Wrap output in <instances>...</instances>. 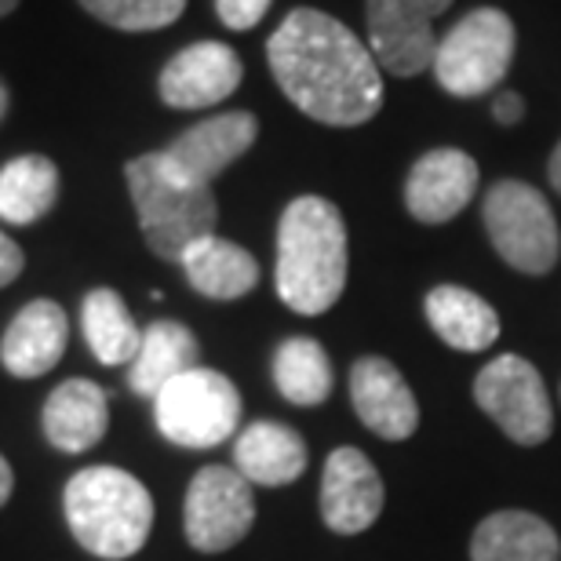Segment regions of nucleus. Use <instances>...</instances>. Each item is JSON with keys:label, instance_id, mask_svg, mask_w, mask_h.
I'll return each instance as SVG.
<instances>
[{"label": "nucleus", "instance_id": "obj_20", "mask_svg": "<svg viewBox=\"0 0 561 561\" xmlns=\"http://www.w3.org/2000/svg\"><path fill=\"white\" fill-rule=\"evenodd\" d=\"M426 321L437 332V340L453 351H489L500 340V313L489 307L478 291L459 285H437L426 296Z\"/></svg>", "mask_w": 561, "mask_h": 561}, {"label": "nucleus", "instance_id": "obj_26", "mask_svg": "<svg viewBox=\"0 0 561 561\" xmlns=\"http://www.w3.org/2000/svg\"><path fill=\"white\" fill-rule=\"evenodd\" d=\"M88 15L121 33H153L183 19L186 0H77Z\"/></svg>", "mask_w": 561, "mask_h": 561}, {"label": "nucleus", "instance_id": "obj_24", "mask_svg": "<svg viewBox=\"0 0 561 561\" xmlns=\"http://www.w3.org/2000/svg\"><path fill=\"white\" fill-rule=\"evenodd\" d=\"M84 340L92 346L99 365H131L139 354L142 329L128 313L125 299L114 288H92L81 302Z\"/></svg>", "mask_w": 561, "mask_h": 561}, {"label": "nucleus", "instance_id": "obj_5", "mask_svg": "<svg viewBox=\"0 0 561 561\" xmlns=\"http://www.w3.org/2000/svg\"><path fill=\"white\" fill-rule=\"evenodd\" d=\"M514 22L500 8H478L437 41L431 70L448 95L470 99L503 84L514 59Z\"/></svg>", "mask_w": 561, "mask_h": 561}, {"label": "nucleus", "instance_id": "obj_4", "mask_svg": "<svg viewBox=\"0 0 561 561\" xmlns=\"http://www.w3.org/2000/svg\"><path fill=\"white\" fill-rule=\"evenodd\" d=\"M128 194L136 205L139 230L153 255L179 263L194 241L216 233L219 205L211 186L190 183L164 161V153H142L125 164Z\"/></svg>", "mask_w": 561, "mask_h": 561}, {"label": "nucleus", "instance_id": "obj_14", "mask_svg": "<svg viewBox=\"0 0 561 561\" xmlns=\"http://www.w3.org/2000/svg\"><path fill=\"white\" fill-rule=\"evenodd\" d=\"M351 401L357 420L383 442H405L420 431V401L387 357H362L351 368Z\"/></svg>", "mask_w": 561, "mask_h": 561}, {"label": "nucleus", "instance_id": "obj_7", "mask_svg": "<svg viewBox=\"0 0 561 561\" xmlns=\"http://www.w3.org/2000/svg\"><path fill=\"white\" fill-rule=\"evenodd\" d=\"M485 230L492 249L503 263H511L522 274L554 271L561 255V238L554 211L547 197L518 179H500L485 194Z\"/></svg>", "mask_w": 561, "mask_h": 561}, {"label": "nucleus", "instance_id": "obj_9", "mask_svg": "<svg viewBox=\"0 0 561 561\" xmlns=\"http://www.w3.org/2000/svg\"><path fill=\"white\" fill-rule=\"evenodd\" d=\"M255 522L252 485L233 467L197 470L186 489L183 529L194 551L219 554L238 547Z\"/></svg>", "mask_w": 561, "mask_h": 561}, {"label": "nucleus", "instance_id": "obj_22", "mask_svg": "<svg viewBox=\"0 0 561 561\" xmlns=\"http://www.w3.org/2000/svg\"><path fill=\"white\" fill-rule=\"evenodd\" d=\"M201 346L194 332L179 321H153L146 324L136 362L128 368V383L139 398H157L161 390L201 362Z\"/></svg>", "mask_w": 561, "mask_h": 561}, {"label": "nucleus", "instance_id": "obj_13", "mask_svg": "<svg viewBox=\"0 0 561 561\" xmlns=\"http://www.w3.org/2000/svg\"><path fill=\"white\" fill-rule=\"evenodd\" d=\"M260 139V121L249 110L205 117L201 125L186 128L172 146H164V161L190 183L211 186V179L222 175L233 161H241Z\"/></svg>", "mask_w": 561, "mask_h": 561}, {"label": "nucleus", "instance_id": "obj_12", "mask_svg": "<svg viewBox=\"0 0 561 561\" xmlns=\"http://www.w3.org/2000/svg\"><path fill=\"white\" fill-rule=\"evenodd\" d=\"M383 478L362 448H335L321 474V518L332 533L357 536L383 514Z\"/></svg>", "mask_w": 561, "mask_h": 561}, {"label": "nucleus", "instance_id": "obj_11", "mask_svg": "<svg viewBox=\"0 0 561 561\" xmlns=\"http://www.w3.org/2000/svg\"><path fill=\"white\" fill-rule=\"evenodd\" d=\"M244 62L230 44L197 41L164 62L157 77V95L172 110H208L238 92Z\"/></svg>", "mask_w": 561, "mask_h": 561}, {"label": "nucleus", "instance_id": "obj_32", "mask_svg": "<svg viewBox=\"0 0 561 561\" xmlns=\"http://www.w3.org/2000/svg\"><path fill=\"white\" fill-rule=\"evenodd\" d=\"M4 114H8V84L0 81V121H4Z\"/></svg>", "mask_w": 561, "mask_h": 561}, {"label": "nucleus", "instance_id": "obj_19", "mask_svg": "<svg viewBox=\"0 0 561 561\" xmlns=\"http://www.w3.org/2000/svg\"><path fill=\"white\" fill-rule=\"evenodd\" d=\"M179 266H183L190 288L201 291L205 299H219V302L249 296L260 285V263H255V255L227 238H216V233L190 244Z\"/></svg>", "mask_w": 561, "mask_h": 561}, {"label": "nucleus", "instance_id": "obj_16", "mask_svg": "<svg viewBox=\"0 0 561 561\" xmlns=\"http://www.w3.org/2000/svg\"><path fill=\"white\" fill-rule=\"evenodd\" d=\"M70 343V321L55 299H33L11 318L0 340V362L11 376L37 379L62 362Z\"/></svg>", "mask_w": 561, "mask_h": 561}, {"label": "nucleus", "instance_id": "obj_30", "mask_svg": "<svg viewBox=\"0 0 561 561\" xmlns=\"http://www.w3.org/2000/svg\"><path fill=\"white\" fill-rule=\"evenodd\" d=\"M11 489H15V474H11V463L0 456V507L11 500Z\"/></svg>", "mask_w": 561, "mask_h": 561}, {"label": "nucleus", "instance_id": "obj_29", "mask_svg": "<svg viewBox=\"0 0 561 561\" xmlns=\"http://www.w3.org/2000/svg\"><path fill=\"white\" fill-rule=\"evenodd\" d=\"M525 114V103L518 92H500L496 103H492V117L500 121V125H518Z\"/></svg>", "mask_w": 561, "mask_h": 561}, {"label": "nucleus", "instance_id": "obj_31", "mask_svg": "<svg viewBox=\"0 0 561 561\" xmlns=\"http://www.w3.org/2000/svg\"><path fill=\"white\" fill-rule=\"evenodd\" d=\"M547 172H551V183H554V190L561 194V142L554 146V153H551V168H547Z\"/></svg>", "mask_w": 561, "mask_h": 561}, {"label": "nucleus", "instance_id": "obj_23", "mask_svg": "<svg viewBox=\"0 0 561 561\" xmlns=\"http://www.w3.org/2000/svg\"><path fill=\"white\" fill-rule=\"evenodd\" d=\"M59 168L44 153H22L0 168V219L11 227H30L44 219L59 201Z\"/></svg>", "mask_w": 561, "mask_h": 561}, {"label": "nucleus", "instance_id": "obj_8", "mask_svg": "<svg viewBox=\"0 0 561 561\" xmlns=\"http://www.w3.org/2000/svg\"><path fill=\"white\" fill-rule=\"evenodd\" d=\"M474 401L514 445L533 448L551 437V398L540 373L522 354H500L481 368L474 379Z\"/></svg>", "mask_w": 561, "mask_h": 561}, {"label": "nucleus", "instance_id": "obj_17", "mask_svg": "<svg viewBox=\"0 0 561 561\" xmlns=\"http://www.w3.org/2000/svg\"><path fill=\"white\" fill-rule=\"evenodd\" d=\"M44 437L59 453H88L110 426V398L92 379H66L44 401Z\"/></svg>", "mask_w": 561, "mask_h": 561}, {"label": "nucleus", "instance_id": "obj_25", "mask_svg": "<svg viewBox=\"0 0 561 561\" xmlns=\"http://www.w3.org/2000/svg\"><path fill=\"white\" fill-rule=\"evenodd\" d=\"M274 383L280 398L291 405L313 409L332 394V362L324 354V346L310 335H291L274 351Z\"/></svg>", "mask_w": 561, "mask_h": 561}, {"label": "nucleus", "instance_id": "obj_33", "mask_svg": "<svg viewBox=\"0 0 561 561\" xmlns=\"http://www.w3.org/2000/svg\"><path fill=\"white\" fill-rule=\"evenodd\" d=\"M19 4H22V0H0V19L11 15V11H15Z\"/></svg>", "mask_w": 561, "mask_h": 561}, {"label": "nucleus", "instance_id": "obj_28", "mask_svg": "<svg viewBox=\"0 0 561 561\" xmlns=\"http://www.w3.org/2000/svg\"><path fill=\"white\" fill-rule=\"evenodd\" d=\"M22 266H26V255L8 233H0V288H8L22 274Z\"/></svg>", "mask_w": 561, "mask_h": 561}, {"label": "nucleus", "instance_id": "obj_3", "mask_svg": "<svg viewBox=\"0 0 561 561\" xmlns=\"http://www.w3.org/2000/svg\"><path fill=\"white\" fill-rule=\"evenodd\" d=\"M62 511L73 540L99 558H131L153 529V496L121 467L77 470L62 492Z\"/></svg>", "mask_w": 561, "mask_h": 561}, {"label": "nucleus", "instance_id": "obj_10", "mask_svg": "<svg viewBox=\"0 0 561 561\" xmlns=\"http://www.w3.org/2000/svg\"><path fill=\"white\" fill-rule=\"evenodd\" d=\"M453 0H368V51L394 77H416L431 70L437 37L434 19L448 11Z\"/></svg>", "mask_w": 561, "mask_h": 561}, {"label": "nucleus", "instance_id": "obj_21", "mask_svg": "<svg viewBox=\"0 0 561 561\" xmlns=\"http://www.w3.org/2000/svg\"><path fill=\"white\" fill-rule=\"evenodd\" d=\"M470 561H561L558 533L529 511H500L478 525Z\"/></svg>", "mask_w": 561, "mask_h": 561}, {"label": "nucleus", "instance_id": "obj_1", "mask_svg": "<svg viewBox=\"0 0 561 561\" xmlns=\"http://www.w3.org/2000/svg\"><path fill=\"white\" fill-rule=\"evenodd\" d=\"M266 62L296 110L329 128L368 125L383 106L376 55L329 11L296 8L266 41Z\"/></svg>", "mask_w": 561, "mask_h": 561}, {"label": "nucleus", "instance_id": "obj_18", "mask_svg": "<svg viewBox=\"0 0 561 561\" xmlns=\"http://www.w3.org/2000/svg\"><path fill=\"white\" fill-rule=\"evenodd\" d=\"M233 470L249 481V485H288L307 470V445L302 437L285 423L260 420L244 426L233 442Z\"/></svg>", "mask_w": 561, "mask_h": 561}, {"label": "nucleus", "instance_id": "obj_27", "mask_svg": "<svg viewBox=\"0 0 561 561\" xmlns=\"http://www.w3.org/2000/svg\"><path fill=\"white\" fill-rule=\"evenodd\" d=\"M274 0H216V15L227 30L249 33L266 19Z\"/></svg>", "mask_w": 561, "mask_h": 561}, {"label": "nucleus", "instance_id": "obj_6", "mask_svg": "<svg viewBox=\"0 0 561 561\" xmlns=\"http://www.w3.org/2000/svg\"><path fill=\"white\" fill-rule=\"evenodd\" d=\"M153 420L172 445L216 448L238 434L241 394L216 368H190L153 398Z\"/></svg>", "mask_w": 561, "mask_h": 561}, {"label": "nucleus", "instance_id": "obj_2", "mask_svg": "<svg viewBox=\"0 0 561 561\" xmlns=\"http://www.w3.org/2000/svg\"><path fill=\"white\" fill-rule=\"evenodd\" d=\"M277 296L288 310L318 318L346 288V227L332 201L296 197L277 222Z\"/></svg>", "mask_w": 561, "mask_h": 561}, {"label": "nucleus", "instance_id": "obj_15", "mask_svg": "<svg viewBox=\"0 0 561 561\" xmlns=\"http://www.w3.org/2000/svg\"><path fill=\"white\" fill-rule=\"evenodd\" d=\"M478 190V164L474 157L453 146L423 153L409 172L405 183V208L420 222H448L470 205Z\"/></svg>", "mask_w": 561, "mask_h": 561}]
</instances>
